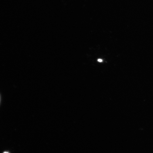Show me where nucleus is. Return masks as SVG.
Instances as JSON below:
<instances>
[{
    "instance_id": "nucleus-1",
    "label": "nucleus",
    "mask_w": 153,
    "mask_h": 153,
    "mask_svg": "<svg viewBox=\"0 0 153 153\" xmlns=\"http://www.w3.org/2000/svg\"><path fill=\"white\" fill-rule=\"evenodd\" d=\"M97 61H98V62H102V59H99L98 60H97Z\"/></svg>"
},
{
    "instance_id": "nucleus-2",
    "label": "nucleus",
    "mask_w": 153,
    "mask_h": 153,
    "mask_svg": "<svg viewBox=\"0 0 153 153\" xmlns=\"http://www.w3.org/2000/svg\"><path fill=\"white\" fill-rule=\"evenodd\" d=\"M3 153H9L8 152H4Z\"/></svg>"
}]
</instances>
